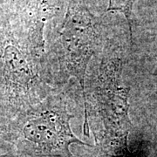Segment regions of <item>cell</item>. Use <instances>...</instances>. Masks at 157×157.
Listing matches in <instances>:
<instances>
[{"label": "cell", "instance_id": "6da1fadb", "mask_svg": "<svg viewBox=\"0 0 157 157\" xmlns=\"http://www.w3.org/2000/svg\"><path fill=\"white\" fill-rule=\"evenodd\" d=\"M72 117L52 110L33 111L19 123L20 143L25 150L35 153H50L56 148H64L69 154L68 146L71 143L85 144L70 128L69 121Z\"/></svg>", "mask_w": 157, "mask_h": 157}, {"label": "cell", "instance_id": "7a4b0ae2", "mask_svg": "<svg viewBox=\"0 0 157 157\" xmlns=\"http://www.w3.org/2000/svg\"><path fill=\"white\" fill-rule=\"evenodd\" d=\"M0 45V97L11 102L25 101L36 82L29 55L13 42Z\"/></svg>", "mask_w": 157, "mask_h": 157}, {"label": "cell", "instance_id": "3957f363", "mask_svg": "<svg viewBox=\"0 0 157 157\" xmlns=\"http://www.w3.org/2000/svg\"><path fill=\"white\" fill-rule=\"evenodd\" d=\"M135 0H109V6L106 11H120L123 13L128 21L130 34L132 37V24H131V14L132 8Z\"/></svg>", "mask_w": 157, "mask_h": 157}, {"label": "cell", "instance_id": "277c9868", "mask_svg": "<svg viewBox=\"0 0 157 157\" xmlns=\"http://www.w3.org/2000/svg\"><path fill=\"white\" fill-rule=\"evenodd\" d=\"M0 157H12V156H9V155H0Z\"/></svg>", "mask_w": 157, "mask_h": 157}]
</instances>
